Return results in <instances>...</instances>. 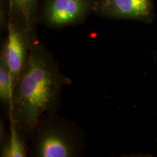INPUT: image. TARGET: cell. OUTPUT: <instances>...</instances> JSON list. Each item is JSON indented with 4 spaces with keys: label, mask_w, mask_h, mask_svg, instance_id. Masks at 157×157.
Here are the masks:
<instances>
[{
    "label": "cell",
    "mask_w": 157,
    "mask_h": 157,
    "mask_svg": "<svg viewBox=\"0 0 157 157\" xmlns=\"http://www.w3.org/2000/svg\"><path fill=\"white\" fill-rule=\"evenodd\" d=\"M71 80L62 74L52 54L36 37L24 69L15 87L9 119H13L29 142L40 118L57 113L63 88Z\"/></svg>",
    "instance_id": "cell-1"
},
{
    "label": "cell",
    "mask_w": 157,
    "mask_h": 157,
    "mask_svg": "<svg viewBox=\"0 0 157 157\" xmlns=\"http://www.w3.org/2000/svg\"><path fill=\"white\" fill-rule=\"evenodd\" d=\"M85 149L81 128L56 113L40 118L29 142V154L34 157H78Z\"/></svg>",
    "instance_id": "cell-2"
},
{
    "label": "cell",
    "mask_w": 157,
    "mask_h": 157,
    "mask_svg": "<svg viewBox=\"0 0 157 157\" xmlns=\"http://www.w3.org/2000/svg\"><path fill=\"white\" fill-rule=\"evenodd\" d=\"M1 56L7 65L15 86L24 69L30 53L34 36L21 23L11 18Z\"/></svg>",
    "instance_id": "cell-3"
},
{
    "label": "cell",
    "mask_w": 157,
    "mask_h": 157,
    "mask_svg": "<svg viewBox=\"0 0 157 157\" xmlns=\"http://www.w3.org/2000/svg\"><path fill=\"white\" fill-rule=\"evenodd\" d=\"M94 3L93 0H45L41 21L54 29L76 25L93 11Z\"/></svg>",
    "instance_id": "cell-4"
},
{
    "label": "cell",
    "mask_w": 157,
    "mask_h": 157,
    "mask_svg": "<svg viewBox=\"0 0 157 157\" xmlns=\"http://www.w3.org/2000/svg\"><path fill=\"white\" fill-rule=\"evenodd\" d=\"M96 15L110 19L134 20L146 23L154 21V0H97L93 11Z\"/></svg>",
    "instance_id": "cell-5"
},
{
    "label": "cell",
    "mask_w": 157,
    "mask_h": 157,
    "mask_svg": "<svg viewBox=\"0 0 157 157\" xmlns=\"http://www.w3.org/2000/svg\"><path fill=\"white\" fill-rule=\"evenodd\" d=\"M11 18L22 24L34 36H37L36 23L37 21L38 0H10Z\"/></svg>",
    "instance_id": "cell-6"
},
{
    "label": "cell",
    "mask_w": 157,
    "mask_h": 157,
    "mask_svg": "<svg viewBox=\"0 0 157 157\" xmlns=\"http://www.w3.org/2000/svg\"><path fill=\"white\" fill-rule=\"evenodd\" d=\"M3 157H25L29 154V146L24 136L13 119H10V132L1 141Z\"/></svg>",
    "instance_id": "cell-7"
},
{
    "label": "cell",
    "mask_w": 157,
    "mask_h": 157,
    "mask_svg": "<svg viewBox=\"0 0 157 157\" xmlns=\"http://www.w3.org/2000/svg\"><path fill=\"white\" fill-rule=\"evenodd\" d=\"M15 82L5 60L0 57V101L9 112L10 110Z\"/></svg>",
    "instance_id": "cell-8"
},
{
    "label": "cell",
    "mask_w": 157,
    "mask_h": 157,
    "mask_svg": "<svg viewBox=\"0 0 157 157\" xmlns=\"http://www.w3.org/2000/svg\"><path fill=\"white\" fill-rule=\"evenodd\" d=\"M156 143H157V140H156Z\"/></svg>",
    "instance_id": "cell-9"
}]
</instances>
